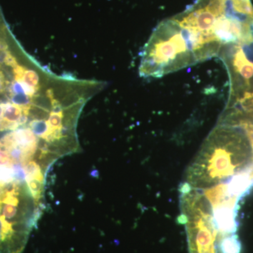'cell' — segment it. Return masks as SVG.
Instances as JSON below:
<instances>
[{
  "label": "cell",
  "instance_id": "cell-1",
  "mask_svg": "<svg viewBox=\"0 0 253 253\" xmlns=\"http://www.w3.org/2000/svg\"><path fill=\"white\" fill-rule=\"evenodd\" d=\"M253 163V150L243 128L219 123L191 163L185 183L204 189L224 182Z\"/></svg>",
  "mask_w": 253,
  "mask_h": 253
},
{
  "label": "cell",
  "instance_id": "cell-2",
  "mask_svg": "<svg viewBox=\"0 0 253 253\" xmlns=\"http://www.w3.org/2000/svg\"><path fill=\"white\" fill-rule=\"evenodd\" d=\"M197 63L185 32L172 17L161 21L145 44L139 74L144 78H161Z\"/></svg>",
  "mask_w": 253,
  "mask_h": 253
},
{
  "label": "cell",
  "instance_id": "cell-3",
  "mask_svg": "<svg viewBox=\"0 0 253 253\" xmlns=\"http://www.w3.org/2000/svg\"><path fill=\"white\" fill-rule=\"evenodd\" d=\"M241 200L229 196L221 203L212 206L213 223L219 234H236L238 230V208Z\"/></svg>",
  "mask_w": 253,
  "mask_h": 253
},
{
  "label": "cell",
  "instance_id": "cell-4",
  "mask_svg": "<svg viewBox=\"0 0 253 253\" xmlns=\"http://www.w3.org/2000/svg\"><path fill=\"white\" fill-rule=\"evenodd\" d=\"M4 112L0 118V131L16 130L28 122L31 108H25L13 103L3 104Z\"/></svg>",
  "mask_w": 253,
  "mask_h": 253
},
{
  "label": "cell",
  "instance_id": "cell-5",
  "mask_svg": "<svg viewBox=\"0 0 253 253\" xmlns=\"http://www.w3.org/2000/svg\"><path fill=\"white\" fill-rule=\"evenodd\" d=\"M216 247L217 253H241L242 250V245L236 234H219Z\"/></svg>",
  "mask_w": 253,
  "mask_h": 253
},
{
  "label": "cell",
  "instance_id": "cell-6",
  "mask_svg": "<svg viewBox=\"0 0 253 253\" xmlns=\"http://www.w3.org/2000/svg\"><path fill=\"white\" fill-rule=\"evenodd\" d=\"M14 75V81L21 82L32 88L39 90L40 77L36 71L27 69L23 66L17 65L13 68Z\"/></svg>",
  "mask_w": 253,
  "mask_h": 253
},
{
  "label": "cell",
  "instance_id": "cell-7",
  "mask_svg": "<svg viewBox=\"0 0 253 253\" xmlns=\"http://www.w3.org/2000/svg\"><path fill=\"white\" fill-rule=\"evenodd\" d=\"M229 2L235 14L253 21V6L251 0H229Z\"/></svg>",
  "mask_w": 253,
  "mask_h": 253
},
{
  "label": "cell",
  "instance_id": "cell-8",
  "mask_svg": "<svg viewBox=\"0 0 253 253\" xmlns=\"http://www.w3.org/2000/svg\"><path fill=\"white\" fill-rule=\"evenodd\" d=\"M6 82L5 81L4 76L0 70V93L4 91L5 87H6Z\"/></svg>",
  "mask_w": 253,
  "mask_h": 253
},
{
  "label": "cell",
  "instance_id": "cell-9",
  "mask_svg": "<svg viewBox=\"0 0 253 253\" xmlns=\"http://www.w3.org/2000/svg\"><path fill=\"white\" fill-rule=\"evenodd\" d=\"M3 112H4V106L3 104H0V118L2 117Z\"/></svg>",
  "mask_w": 253,
  "mask_h": 253
}]
</instances>
